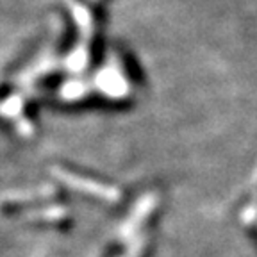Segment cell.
Wrapping results in <instances>:
<instances>
[{"instance_id": "obj_1", "label": "cell", "mask_w": 257, "mask_h": 257, "mask_svg": "<svg viewBox=\"0 0 257 257\" xmlns=\"http://www.w3.org/2000/svg\"><path fill=\"white\" fill-rule=\"evenodd\" d=\"M252 211H255V213H257V204H255V207H253ZM253 216H257V214H253Z\"/></svg>"}]
</instances>
